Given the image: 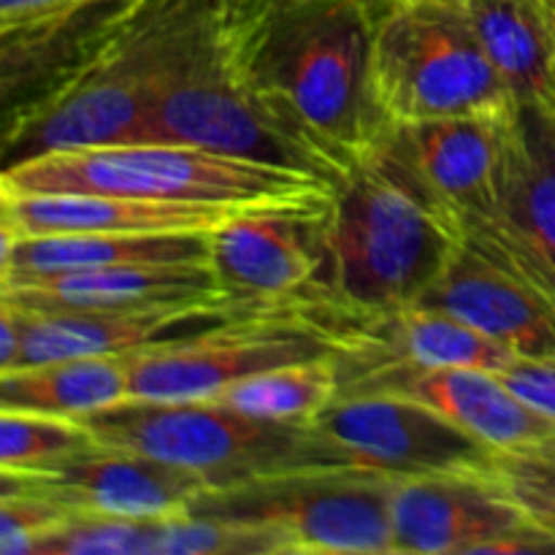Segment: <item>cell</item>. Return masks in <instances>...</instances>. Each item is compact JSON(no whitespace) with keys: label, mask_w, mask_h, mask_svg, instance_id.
I'll return each mask as SVG.
<instances>
[{"label":"cell","mask_w":555,"mask_h":555,"mask_svg":"<svg viewBox=\"0 0 555 555\" xmlns=\"http://www.w3.org/2000/svg\"><path fill=\"white\" fill-rule=\"evenodd\" d=\"M379 0H238V49L249 85L285 133L331 179L374 150L388 122L372 95Z\"/></svg>","instance_id":"6da1fadb"},{"label":"cell","mask_w":555,"mask_h":555,"mask_svg":"<svg viewBox=\"0 0 555 555\" xmlns=\"http://www.w3.org/2000/svg\"><path fill=\"white\" fill-rule=\"evenodd\" d=\"M464 231L374 144L336 179L320 217V266L298 298L325 336L358 320L415 307L459 249Z\"/></svg>","instance_id":"7a4b0ae2"},{"label":"cell","mask_w":555,"mask_h":555,"mask_svg":"<svg viewBox=\"0 0 555 555\" xmlns=\"http://www.w3.org/2000/svg\"><path fill=\"white\" fill-rule=\"evenodd\" d=\"M222 0H130L63 70L11 106L3 166L79 146L150 141L163 81Z\"/></svg>","instance_id":"3957f363"},{"label":"cell","mask_w":555,"mask_h":555,"mask_svg":"<svg viewBox=\"0 0 555 555\" xmlns=\"http://www.w3.org/2000/svg\"><path fill=\"white\" fill-rule=\"evenodd\" d=\"M314 171L220 155L171 141L79 146L36 155L3 168L0 193H85L146 201L233 206V209H318L334 195Z\"/></svg>","instance_id":"277c9868"},{"label":"cell","mask_w":555,"mask_h":555,"mask_svg":"<svg viewBox=\"0 0 555 555\" xmlns=\"http://www.w3.org/2000/svg\"><path fill=\"white\" fill-rule=\"evenodd\" d=\"M372 95L388 125L507 114L515 95L488 60L464 0H388L372 36Z\"/></svg>","instance_id":"5b68a950"},{"label":"cell","mask_w":555,"mask_h":555,"mask_svg":"<svg viewBox=\"0 0 555 555\" xmlns=\"http://www.w3.org/2000/svg\"><path fill=\"white\" fill-rule=\"evenodd\" d=\"M92 439L204 477L209 488L307 466H345L309 421H271L217 401H125L81 417Z\"/></svg>","instance_id":"8992f818"},{"label":"cell","mask_w":555,"mask_h":555,"mask_svg":"<svg viewBox=\"0 0 555 555\" xmlns=\"http://www.w3.org/2000/svg\"><path fill=\"white\" fill-rule=\"evenodd\" d=\"M150 141L201 146L331 179L323 163L276 125L249 85L238 49V0H222L163 81L150 114Z\"/></svg>","instance_id":"52a82bcc"},{"label":"cell","mask_w":555,"mask_h":555,"mask_svg":"<svg viewBox=\"0 0 555 555\" xmlns=\"http://www.w3.org/2000/svg\"><path fill=\"white\" fill-rule=\"evenodd\" d=\"M390 482L361 466H307L206 488L190 513L260 526L285 555H393Z\"/></svg>","instance_id":"ba28073f"},{"label":"cell","mask_w":555,"mask_h":555,"mask_svg":"<svg viewBox=\"0 0 555 555\" xmlns=\"http://www.w3.org/2000/svg\"><path fill=\"white\" fill-rule=\"evenodd\" d=\"M328 352V336L296 309L231 320L125 356L130 401H215L238 379Z\"/></svg>","instance_id":"9c48e42d"},{"label":"cell","mask_w":555,"mask_h":555,"mask_svg":"<svg viewBox=\"0 0 555 555\" xmlns=\"http://www.w3.org/2000/svg\"><path fill=\"white\" fill-rule=\"evenodd\" d=\"M345 466L390 477L491 475L493 453L431 406L396 393L336 399L309 421Z\"/></svg>","instance_id":"30bf717a"},{"label":"cell","mask_w":555,"mask_h":555,"mask_svg":"<svg viewBox=\"0 0 555 555\" xmlns=\"http://www.w3.org/2000/svg\"><path fill=\"white\" fill-rule=\"evenodd\" d=\"M244 304H163L144 309H36L0 298V374L70 358L130 356L182 339L190 323L220 325L271 314Z\"/></svg>","instance_id":"8fae6325"},{"label":"cell","mask_w":555,"mask_h":555,"mask_svg":"<svg viewBox=\"0 0 555 555\" xmlns=\"http://www.w3.org/2000/svg\"><path fill=\"white\" fill-rule=\"evenodd\" d=\"M464 236L513 266L555 304V108L518 101L507 125L493 211Z\"/></svg>","instance_id":"7c38bea8"},{"label":"cell","mask_w":555,"mask_h":555,"mask_svg":"<svg viewBox=\"0 0 555 555\" xmlns=\"http://www.w3.org/2000/svg\"><path fill=\"white\" fill-rule=\"evenodd\" d=\"M0 491H27L70 515L103 518H168L190 513L209 488L204 477L135 450L92 442L47 466L0 472Z\"/></svg>","instance_id":"4fadbf2b"},{"label":"cell","mask_w":555,"mask_h":555,"mask_svg":"<svg viewBox=\"0 0 555 555\" xmlns=\"http://www.w3.org/2000/svg\"><path fill=\"white\" fill-rule=\"evenodd\" d=\"M509 117L513 112L388 125L377 150L464 231L496 204Z\"/></svg>","instance_id":"5bb4252c"},{"label":"cell","mask_w":555,"mask_h":555,"mask_svg":"<svg viewBox=\"0 0 555 555\" xmlns=\"http://www.w3.org/2000/svg\"><path fill=\"white\" fill-rule=\"evenodd\" d=\"M325 206L242 209L211 231V269L225 296L260 309H296L318 274Z\"/></svg>","instance_id":"9a60e30c"},{"label":"cell","mask_w":555,"mask_h":555,"mask_svg":"<svg viewBox=\"0 0 555 555\" xmlns=\"http://www.w3.org/2000/svg\"><path fill=\"white\" fill-rule=\"evenodd\" d=\"M491 475L393 477V555H482L486 545L529 524Z\"/></svg>","instance_id":"2e32d148"},{"label":"cell","mask_w":555,"mask_h":555,"mask_svg":"<svg viewBox=\"0 0 555 555\" xmlns=\"http://www.w3.org/2000/svg\"><path fill=\"white\" fill-rule=\"evenodd\" d=\"M415 307L453 314L518 358H555V304L466 236Z\"/></svg>","instance_id":"e0dca14e"},{"label":"cell","mask_w":555,"mask_h":555,"mask_svg":"<svg viewBox=\"0 0 555 555\" xmlns=\"http://www.w3.org/2000/svg\"><path fill=\"white\" fill-rule=\"evenodd\" d=\"M361 393H396L421 401L488 444L493 453H529L555 444L553 417L534 410L488 369L448 366L393 374Z\"/></svg>","instance_id":"ac0fdd59"},{"label":"cell","mask_w":555,"mask_h":555,"mask_svg":"<svg viewBox=\"0 0 555 555\" xmlns=\"http://www.w3.org/2000/svg\"><path fill=\"white\" fill-rule=\"evenodd\" d=\"M0 298L36 309H144L163 307V304H238L225 296L215 269L206 260L128 263L38 276V280L3 285Z\"/></svg>","instance_id":"d6986e66"},{"label":"cell","mask_w":555,"mask_h":555,"mask_svg":"<svg viewBox=\"0 0 555 555\" xmlns=\"http://www.w3.org/2000/svg\"><path fill=\"white\" fill-rule=\"evenodd\" d=\"M3 225L16 236L87 233H211L242 209L182 201H146L85 193H0Z\"/></svg>","instance_id":"ffe728a7"},{"label":"cell","mask_w":555,"mask_h":555,"mask_svg":"<svg viewBox=\"0 0 555 555\" xmlns=\"http://www.w3.org/2000/svg\"><path fill=\"white\" fill-rule=\"evenodd\" d=\"M211 263V233H87L16 236L0 222V287L38 276L128 263Z\"/></svg>","instance_id":"44dd1931"},{"label":"cell","mask_w":555,"mask_h":555,"mask_svg":"<svg viewBox=\"0 0 555 555\" xmlns=\"http://www.w3.org/2000/svg\"><path fill=\"white\" fill-rule=\"evenodd\" d=\"M488 60L515 101L555 108V38L545 0H464Z\"/></svg>","instance_id":"7402d4cb"},{"label":"cell","mask_w":555,"mask_h":555,"mask_svg":"<svg viewBox=\"0 0 555 555\" xmlns=\"http://www.w3.org/2000/svg\"><path fill=\"white\" fill-rule=\"evenodd\" d=\"M125 401H130L125 356L70 358L0 374V410L81 421Z\"/></svg>","instance_id":"603a6c76"},{"label":"cell","mask_w":555,"mask_h":555,"mask_svg":"<svg viewBox=\"0 0 555 555\" xmlns=\"http://www.w3.org/2000/svg\"><path fill=\"white\" fill-rule=\"evenodd\" d=\"M339 363L334 352L266 369L217 396V404L271 421H312L339 399Z\"/></svg>","instance_id":"cb8c5ba5"},{"label":"cell","mask_w":555,"mask_h":555,"mask_svg":"<svg viewBox=\"0 0 555 555\" xmlns=\"http://www.w3.org/2000/svg\"><path fill=\"white\" fill-rule=\"evenodd\" d=\"M81 421L0 410V472H27L92 444Z\"/></svg>","instance_id":"d4e9b609"},{"label":"cell","mask_w":555,"mask_h":555,"mask_svg":"<svg viewBox=\"0 0 555 555\" xmlns=\"http://www.w3.org/2000/svg\"><path fill=\"white\" fill-rule=\"evenodd\" d=\"M163 518L74 515L30 555H157Z\"/></svg>","instance_id":"484cf974"},{"label":"cell","mask_w":555,"mask_h":555,"mask_svg":"<svg viewBox=\"0 0 555 555\" xmlns=\"http://www.w3.org/2000/svg\"><path fill=\"white\" fill-rule=\"evenodd\" d=\"M491 477L537 526L555 537V444L529 453H496Z\"/></svg>","instance_id":"4316f807"},{"label":"cell","mask_w":555,"mask_h":555,"mask_svg":"<svg viewBox=\"0 0 555 555\" xmlns=\"http://www.w3.org/2000/svg\"><path fill=\"white\" fill-rule=\"evenodd\" d=\"M74 515L49 499L27 491L0 493V553L30 555L33 547L65 526Z\"/></svg>","instance_id":"83f0119b"},{"label":"cell","mask_w":555,"mask_h":555,"mask_svg":"<svg viewBox=\"0 0 555 555\" xmlns=\"http://www.w3.org/2000/svg\"><path fill=\"white\" fill-rule=\"evenodd\" d=\"M496 374L520 399L555 421V358H515Z\"/></svg>","instance_id":"f1b7e54d"},{"label":"cell","mask_w":555,"mask_h":555,"mask_svg":"<svg viewBox=\"0 0 555 555\" xmlns=\"http://www.w3.org/2000/svg\"><path fill=\"white\" fill-rule=\"evenodd\" d=\"M95 3L101 0H0V22L3 30H20V27L63 20Z\"/></svg>","instance_id":"f546056e"},{"label":"cell","mask_w":555,"mask_h":555,"mask_svg":"<svg viewBox=\"0 0 555 555\" xmlns=\"http://www.w3.org/2000/svg\"><path fill=\"white\" fill-rule=\"evenodd\" d=\"M253 3L260 5H287V3H304V0H253ZM383 3V0H379Z\"/></svg>","instance_id":"4dcf8cb0"},{"label":"cell","mask_w":555,"mask_h":555,"mask_svg":"<svg viewBox=\"0 0 555 555\" xmlns=\"http://www.w3.org/2000/svg\"><path fill=\"white\" fill-rule=\"evenodd\" d=\"M547 3V14H551V27H553V38H555V0H545Z\"/></svg>","instance_id":"1f68e13d"},{"label":"cell","mask_w":555,"mask_h":555,"mask_svg":"<svg viewBox=\"0 0 555 555\" xmlns=\"http://www.w3.org/2000/svg\"><path fill=\"white\" fill-rule=\"evenodd\" d=\"M383 3H388V0H383Z\"/></svg>","instance_id":"d6a6232c"}]
</instances>
